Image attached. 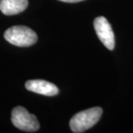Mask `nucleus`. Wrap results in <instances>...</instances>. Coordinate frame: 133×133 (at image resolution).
Wrapping results in <instances>:
<instances>
[{
    "label": "nucleus",
    "mask_w": 133,
    "mask_h": 133,
    "mask_svg": "<svg viewBox=\"0 0 133 133\" xmlns=\"http://www.w3.org/2000/svg\"><path fill=\"white\" fill-rule=\"evenodd\" d=\"M26 89L44 96H55L59 92V89L55 84L43 79H31L25 83Z\"/></svg>",
    "instance_id": "nucleus-5"
},
{
    "label": "nucleus",
    "mask_w": 133,
    "mask_h": 133,
    "mask_svg": "<svg viewBox=\"0 0 133 133\" xmlns=\"http://www.w3.org/2000/svg\"><path fill=\"white\" fill-rule=\"evenodd\" d=\"M28 4V0H0V10L4 15L12 16L25 10Z\"/></svg>",
    "instance_id": "nucleus-6"
},
{
    "label": "nucleus",
    "mask_w": 133,
    "mask_h": 133,
    "mask_svg": "<svg viewBox=\"0 0 133 133\" xmlns=\"http://www.w3.org/2000/svg\"><path fill=\"white\" fill-rule=\"evenodd\" d=\"M59 1L65 2V3H78V2L83 1V0H59Z\"/></svg>",
    "instance_id": "nucleus-7"
},
{
    "label": "nucleus",
    "mask_w": 133,
    "mask_h": 133,
    "mask_svg": "<svg viewBox=\"0 0 133 133\" xmlns=\"http://www.w3.org/2000/svg\"><path fill=\"white\" fill-rule=\"evenodd\" d=\"M94 26L95 32L101 42L108 49L113 50L115 46V37L111 26L107 19L104 17H98L94 19Z\"/></svg>",
    "instance_id": "nucleus-4"
},
{
    "label": "nucleus",
    "mask_w": 133,
    "mask_h": 133,
    "mask_svg": "<svg viewBox=\"0 0 133 133\" xmlns=\"http://www.w3.org/2000/svg\"><path fill=\"white\" fill-rule=\"evenodd\" d=\"M5 40L17 47H29L37 41L36 33L31 29L23 25L12 26L4 32Z\"/></svg>",
    "instance_id": "nucleus-2"
},
{
    "label": "nucleus",
    "mask_w": 133,
    "mask_h": 133,
    "mask_svg": "<svg viewBox=\"0 0 133 133\" xmlns=\"http://www.w3.org/2000/svg\"><path fill=\"white\" fill-rule=\"evenodd\" d=\"M11 122L17 128L29 132L38 131L40 127L36 117L23 106H17L12 110Z\"/></svg>",
    "instance_id": "nucleus-3"
},
{
    "label": "nucleus",
    "mask_w": 133,
    "mask_h": 133,
    "mask_svg": "<svg viewBox=\"0 0 133 133\" xmlns=\"http://www.w3.org/2000/svg\"><path fill=\"white\" fill-rule=\"evenodd\" d=\"M103 110L101 107H92L79 111L70 119V128L73 132L81 133L92 128L101 118Z\"/></svg>",
    "instance_id": "nucleus-1"
}]
</instances>
